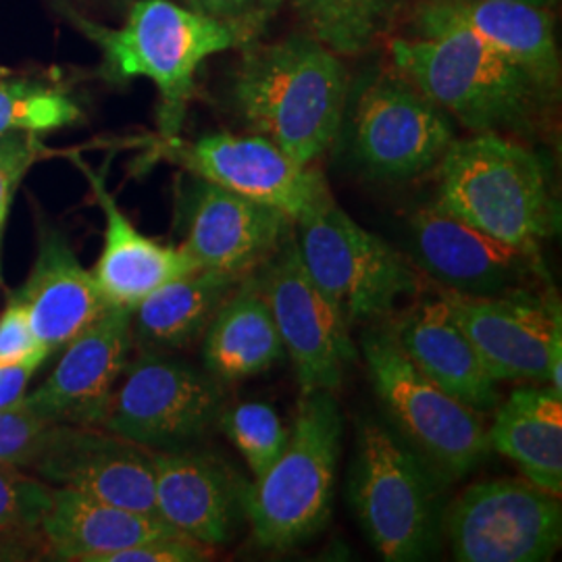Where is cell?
<instances>
[{
	"label": "cell",
	"instance_id": "cell-1",
	"mask_svg": "<svg viewBox=\"0 0 562 562\" xmlns=\"http://www.w3.org/2000/svg\"><path fill=\"white\" fill-rule=\"evenodd\" d=\"M348 86L340 55L313 36H292L246 48L232 97L252 134L313 165L340 130Z\"/></svg>",
	"mask_w": 562,
	"mask_h": 562
},
{
	"label": "cell",
	"instance_id": "cell-2",
	"mask_svg": "<svg viewBox=\"0 0 562 562\" xmlns=\"http://www.w3.org/2000/svg\"><path fill=\"white\" fill-rule=\"evenodd\" d=\"M88 38L97 42L111 80L146 78L159 90L162 138H173L194 97L196 71L213 55L250 41L252 27L171 0H138L121 27H102L80 20Z\"/></svg>",
	"mask_w": 562,
	"mask_h": 562
},
{
	"label": "cell",
	"instance_id": "cell-3",
	"mask_svg": "<svg viewBox=\"0 0 562 562\" xmlns=\"http://www.w3.org/2000/svg\"><path fill=\"white\" fill-rule=\"evenodd\" d=\"M436 204L457 220L527 255L559 234L561 211L542 159L503 134L448 146L438 162Z\"/></svg>",
	"mask_w": 562,
	"mask_h": 562
},
{
	"label": "cell",
	"instance_id": "cell-4",
	"mask_svg": "<svg viewBox=\"0 0 562 562\" xmlns=\"http://www.w3.org/2000/svg\"><path fill=\"white\" fill-rule=\"evenodd\" d=\"M404 80L475 134L525 132L546 101L521 67L462 27L392 42Z\"/></svg>",
	"mask_w": 562,
	"mask_h": 562
},
{
	"label": "cell",
	"instance_id": "cell-5",
	"mask_svg": "<svg viewBox=\"0 0 562 562\" xmlns=\"http://www.w3.org/2000/svg\"><path fill=\"white\" fill-rule=\"evenodd\" d=\"M341 413L334 392L302 394L290 438L248 490L246 521L267 550H290L329 521L340 459Z\"/></svg>",
	"mask_w": 562,
	"mask_h": 562
},
{
	"label": "cell",
	"instance_id": "cell-6",
	"mask_svg": "<svg viewBox=\"0 0 562 562\" xmlns=\"http://www.w3.org/2000/svg\"><path fill=\"white\" fill-rule=\"evenodd\" d=\"M443 485L394 431L362 423L348 492L362 531L382 559L425 561L440 550Z\"/></svg>",
	"mask_w": 562,
	"mask_h": 562
},
{
	"label": "cell",
	"instance_id": "cell-7",
	"mask_svg": "<svg viewBox=\"0 0 562 562\" xmlns=\"http://www.w3.org/2000/svg\"><path fill=\"white\" fill-rule=\"evenodd\" d=\"M362 357L398 438L446 483L467 477L492 448L482 413L427 380L406 359L387 327L362 334Z\"/></svg>",
	"mask_w": 562,
	"mask_h": 562
},
{
	"label": "cell",
	"instance_id": "cell-8",
	"mask_svg": "<svg viewBox=\"0 0 562 562\" xmlns=\"http://www.w3.org/2000/svg\"><path fill=\"white\" fill-rule=\"evenodd\" d=\"M294 238L311 280L350 327L385 319L417 294L411 262L355 222L331 192L294 222Z\"/></svg>",
	"mask_w": 562,
	"mask_h": 562
},
{
	"label": "cell",
	"instance_id": "cell-9",
	"mask_svg": "<svg viewBox=\"0 0 562 562\" xmlns=\"http://www.w3.org/2000/svg\"><path fill=\"white\" fill-rule=\"evenodd\" d=\"M101 427L153 452L192 448L223 413L222 382L167 352L127 362Z\"/></svg>",
	"mask_w": 562,
	"mask_h": 562
},
{
	"label": "cell",
	"instance_id": "cell-10",
	"mask_svg": "<svg viewBox=\"0 0 562 562\" xmlns=\"http://www.w3.org/2000/svg\"><path fill=\"white\" fill-rule=\"evenodd\" d=\"M443 536L461 562L550 561L561 550V496L525 477L473 483L446 506Z\"/></svg>",
	"mask_w": 562,
	"mask_h": 562
},
{
	"label": "cell",
	"instance_id": "cell-11",
	"mask_svg": "<svg viewBox=\"0 0 562 562\" xmlns=\"http://www.w3.org/2000/svg\"><path fill=\"white\" fill-rule=\"evenodd\" d=\"M438 296L494 382H548L562 398V315L552 294L482 299L438 288Z\"/></svg>",
	"mask_w": 562,
	"mask_h": 562
},
{
	"label": "cell",
	"instance_id": "cell-12",
	"mask_svg": "<svg viewBox=\"0 0 562 562\" xmlns=\"http://www.w3.org/2000/svg\"><path fill=\"white\" fill-rule=\"evenodd\" d=\"M255 276L271 308L283 352L294 364L302 394L338 390L348 364L357 361V348L350 325L302 265L294 227Z\"/></svg>",
	"mask_w": 562,
	"mask_h": 562
},
{
	"label": "cell",
	"instance_id": "cell-13",
	"mask_svg": "<svg viewBox=\"0 0 562 562\" xmlns=\"http://www.w3.org/2000/svg\"><path fill=\"white\" fill-rule=\"evenodd\" d=\"M157 155L186 173L217 183L244 199L261 202L301 220L329 192L313 165H301L259 134H209L199 140L162 138Z\"/></svg>",
	"mask_w": 562,
	"mask_h": 562
},
{
	"label": "cell",
	"instance_id": "cell-14",
	"mask_svg": "<svg viewBox=\"0 0 562 562\" xmlns=\"http://www.w3.org/2000/svg\"><path fill=\"white\" fill-rule=\"evenodd\" d=\"M180 248L201 269L246 278L280 248L294 222L273 206L190 176L178 190Z\"/></svg>",
	"mask_w": 562,
	"mask_h": 562
},
{
	"label": "cell",
	"instance_id": "cell-15",
	"mask_svg": "<svg viewBox=\"0 0 562 562\" xmlns=\"http://www.w3.org/2000/svg\"><path fill=\"white\" fill-rule=\"evenodd\" d=\"M352 132L359 161L383 180L422 176L454 142L450 117L401 74L382 76L362 90Z\"/></svg>",
	"mask_w": 562,
	"mask_h": 562
},
{
	"label": "cell",
	"instance_id": "cell-16",
	"mask_svg": "<svg viewBox=\"0 0 562 562\" xmlns=\"http://www.w3.org/2000/svg\"><path fill=\"white\" fill-rule=\"evenodd\" d=\"M411 257L442 290L462 296H508L536 292L540 259L446 213L438 204L411 220Z\"/></svg>",
	"mask_w": 562,
	"mask_h": 562
},
{
	"label": "cell",
	"instance_id": "cell-17",
	"mask_svg": "<svg viewBox=\"0 0 562 562\" xmlns=\"http://www.w3.org/2000/svg\"><path fill=\"white\" fill-rule=\"evenodd\" d=\"M32 471L57 487L159 519L153 450L102 427L55 423Z\"/></svg>",
	"mask_w": 562,
	"mask_h": 562
},
{
	"label": "cell",
	"instance_id": "cell-18",
	"mask_svg": "<svg viewBox=\"0 0 562 562\" xmlns=\"http://www.w3.org/2000/svg\"><path fill=\"white\" fill-rule=\"evenodd\" d=\"M132 348V308L109 306L65 346L48 380L21 401L50 422L101 427Z\"/></svg>",
	"mask_w": 562,
	"mask_h": 562
},
{
	"label": "cell",
	"instance_id": "cell-19",
	"mask_svg": "<svg viewBox=\"0 0 562 562\" xmlns=\"http://www.w3.org/2000/svg\"><path fill=\"white\" fill-rule=\"evenodd\" d=\"M462 27L513 60L536 81L546 99L561 88V53L552 9L510 0H422L413 13V34Z\"/></svg>",
	"mask_w": 562,
	"mask_h": 562
},
{
	"label": "cell",
	"instance_id": "cell-20",
	"mask_svg": "<svg viewBox=\"0 0 562 562\" xmlns=\"http://www.w3.org/2000/svg\"><path fill=\"white\" fill-rule=\"evenodd\" d=\"M155 501L162 522L211 548L246 521L250 485L215 454L181 448L153 452Z\"/></svg>",
	"mask_w": 562,
	"mask_h": 562
},
{
	"label": "cell",
	"instance_id": "cell-21",
	"mask_svg": "<svg viewBox=\"0 0 562 562\" xmlns=\"http://www.w3.org/2000/svg\"><path fill=\"white\" fill-rule=\"evenodd\" d=\"M385 327L427 380L482 415L496 411L501 404L498 382L492 380L477 350L438 294L415 302Z\"/></svg>",
	"mask_w": 562,
	"mask_h": 562
},
{
	"label": "cell",
	"instance_id": "cell-22",
	"mask_svg": "<svg viewBox=\"0 0 562 562\" xmlns=\"http://www.w3.org/2000/svg\"><path fill=\"white\" fill-rule=\"evenodd\" d=\"M88 178L104 215V236L99 262L92 271L109 306L134 308L162 283L196 269L180 246H167L138 232L109 192L101 173L76 159Z\"/></svg>",
	"mask_w": 562,
	"mask_h": 562
},
{
	"label": "cell",
	"instance_id": "cell-23",
	"mask_svg": "<svg viewBox=\"0 0 562 562\" xmlns=\"http://www.w3.org/2000/svg\"><path fill=\"white\" fill-rule=\"evenodd\" d=\"M15 296L25 304L32 329L50 355L109 308L94 276L81 267L67 238L53 227H41L32 273Z\"/></svg>",
	"mask_w": 562,
	"mask_h": 562
},
{
	"label": "cell",
	"instance_id": "cell-24",
	"mask_svg": "<svg viewBox=\"0 0 562 562\" xmlns=\"http://www.w3.org/2000/svg\"><path fill=\"white\" fill-rule=\"evenodd\" d=\"M167 531L176 529L157 517L94 501L74 487H55L41 538L44 554L55 561L106 562Z\"/></svg>",
	"mask_w": 562,
	"mask_h": 562
},
{
	"label": "cell",
	"instance_id": "cell-25",
	"mask_svg": "<svg viewBox=\"0 0 562 562\" xmlns=\"http://www.w3.org/2000/svg\"><path fill=\"white\" fill-rule=\"evenodd\" d=\"M283 344L255 273L246 276L209 323L202 344L206 373L217 382L261 375L283 359Z\"/></svg>",
	"mask_w": 562,
	"mask_h": 562
},
{
	"label": "cell",
	"instance_id": "cell-26",
	"mask_svg": "<svg viewBox=\"0 0 562 562\" xmlns=\"http://www.w3.org/2000/svg\"><path fill=\"white\" fill-rule=\"evenodd\" d=\"M241 280L196 267L162 283L132 308L134 346L140 352H169L194 344Z\"/></svg>",
	"mask_w": 562,
	"mask_h": 562
},
{
	"label": "cell",
	"instance_id": "cell-27",
	"mask_svg": "<svg viewBox=\"0 0 562 562\" xmlns=\"http://www.w3.org/2000/svg\"><path fill=\"white\" fill-rule=\"evenodd\" d=\"M487 427L492 452L519 467L525 480L562 494V398L550 387H521L496 406Z\"/></svg>",
	"mask_w": 562,
	"mask_h": 562
},
{
	"label": "cell",
	"instance_id": "cell-28",
	"mask_svg": "<svg viewBox=\"0 0 562 562\" xmlns=\"http://www.w3.org/2000/svg\"><path fill=\"white\" fill-rule=\"evenodd\" d=\"M311 36L340 57L369 50L401 11L402 0H294Z\"/></svg>",
	"mask_w": 562,
	"mask_h": 562
},
{
	"label": "cell",
	"instance_id": "cell-29",
	"mask_svg": "<svg viewBox=\"0 0 562 562\" xmlns=\"http://www.w3.org/2000/svg\"><path fill=\"white\" fill-rule=\"evenodd\" d=\"M80 120V106L55 86L0 80V136L55 132Z\"/></svg>",
	"mask_w": 562,
	"mask_h": 562
},
{
	"label": "cell",
	"instance_id": "cell-30",
	"mask_svg": "<svg viewBox=\"0 0 562 562\" xmlns=\"http://www.w3.org/2000/svg\"><path fill=\"white\" fill-rule=\"evenodd\" d=\"M217 425L240 452L255 480L278 461L290 438V427H285L278 411L265 402H241L223 408Z\"/></svg>",
	"mask_w": 562,
	"mask_h": 562
},
{
	"label": "cell",
	"instance_id": "cell-31",
	"mask_svg": "<svg viewBox=\"0 0 562 562\" xmlns=\"http://www.w3.org/2000/svg\"><path fill=\"white\" fill-rule=\"evenodd\" d=\"M55 496L50 483L41 482L18 467L0 464V533L38 540Z\"/></svg>",
	"mask_w": 562,
	"mask_h": 562
},
{
	"label": "cell",
	"instance_id": "cell-32",
	"mask_svg": "<svg viewBox=\"0 0 562 562\" xmlns=\"http://www.w3.org/2000/svg\"><path fill=\"white\" fill-rule=\"evenodd\" d=\"M53 425L21 398L0 408V464L32 469Z\"/></svg>",
	"mask_w": 562,
	"mask_h": 562
},
{
	"label": "cell",
	"instance_id": "cell-33",
	"mask_svg": "<svg viewBox=\"0 0 562 562\" xmlns=\"http://www.w3.org/2000/svg\"><path fill=\"white\" fill-rule=\"evenodd\" d=\"M44 155L38 134H7L0 136V246L7 217L21 180L30 167Z\"/></svg>",
	"mask_w": 562,
	"mask_h": 562
},
{
	"label": "cell",
	"instance_id": "cell-34",
	"mask_svg": "<svg viewBox=\"0 0 562 562\" xmlns=\"http://www.w3.org/2000/svg\"><path fill=\"white\" fill-rule=\"evenodd\" d=\"M48 348L32 329L25 304L13 294L0 315V364H15L36 357L48 359Z\"/></svg>",
	"mask_w": 562,
	"mask_h": 562
},
{
	"label": "cell",
	"instance_id": "cell-35",
	"mask_svg": "<svg viewBox=\"0 0 562 562\" xmlns=\"http://www.w3.org/2000/svg\"><path fill=\"white\" fill-rule=\"evenodd\" d=\"M213 550L215 548L196 542L180 531H167L121 550L106 562H202L213 559Z\"/></svg>",
	"mask_w": 562,
	"mask_h": 562
},
{
	"label": "cell",
	"instance_id": "cell-36",
	"mask_svg": "<svg viewBox=\"0 0 562 562\" xmlns=\"http://www.w3.org/2000/svg\"><path fill=\"white\" fill-rule=\"evenodd\" d=\"M46 359L36 357L30 361L15 362V364H0V408L20 401L25 394V387L32 375L38 371Z\"/></svg>",
	"mask_w": 562,
	"mask_h": 562
},
{
	"label": "cell",
	"instance_id": "cell-37",
	"mask_svg": "<svg viewBox=\"0 0 562 562\" xmlns=\"http://www.w3.org/2000/svg\"><path fill=\"white\" fill-rule=\"evenodd\" d=\"M38 552L44 554V546L38 540L0 533V562L30 561L36 559Z\"/></svg>",
	"mask_w": 562,
	"mask_h": 562
},
{
	"label": "cell",
	"instance_id": "cell-38",
	"mask_svg": "<svg viewBox=\"0 0 562 562\" xmlns=\"http://www.w3.org/2000/svg\"><path fill=\"white\" fill-rule=\"evenodd\" d=\"M201 11L222 15V13H234L244 7L248 0H192Z\"/></svg>",
	"mask_w": 562,
	"mask_h": 562
},
{
	"label": "cell",
	"instance_id": "cell-39",
	"mask_svg": "<svg viewBox=\"0 0 562 562\" xmlns=\"http://www.w3.org/2000/svg\"><path fill=\"white\" fill-rule=\"evenodd\" d=\"M510 2H527V4H536V7H543V9H554L559 0H510Z\"/></svg>",
	"mask_w": 562,
	"mask_h": 562
}]
</instances>
